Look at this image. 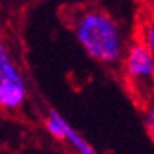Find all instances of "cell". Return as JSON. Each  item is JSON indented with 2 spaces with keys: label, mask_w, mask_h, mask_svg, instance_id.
I'll list each match as a JSON object with an SVG mask.
<instances>
[{
  "label": "cell",
  "mask_w": 154,
  "mask_h": 154,
  "mask_svg": "<svg viewBox=\"0 0 154 154\" xmlns=\"http://www.w3.org/2000/svg\"><path fill=\"white\" fill-rule=\"evenodd\" d=\"M137 39H140L142 43L148 47V51L151 52L152 58H154V16L146 17L142 25L138 29Z\"/></svg>",
  "instance_id": "obj_5"
},
{
  "label": "cell",
  "mask_w": 154,
  "mask_h": 154,
  "mask_svg": "<svg viewBox=\"0 0 154 154\" xmlns=\"http://www.w3.org/2000/svg\"><path fill=\"white\" fill-rule=\"evenodd\" d=\"M143 121L148 134L154 138V101H151L143 107Z\"/></svg>",
  "instance_id": "obj_6"
},
{
  "label": "cell",
  "mask_w": 154,
  "mask_h": 154,
  "mask_svg": "<svg viewBox=\"0 0 154 154\" xmlns=\"http://www.w3.org/2000/svg\"><path fill=\"white\" fill-rule=\"evenodd\" d=\"M121 75L138 104L145 107L154 101V58L140 39L131 41L126 49Z\"/></svg>",
  "instance_id": "obj_2"
},
{
  "label": "cell",
  "mask_w": 154,
  "mask_h": 154,
  "mask_svg": "<svg viewBox=\"0 0 154 154\" xmlns=\"http://www.w3.org/2000/svg\"><path fill=\"white\" fill-rule=\"evenodd\" d=\"M71 29L77 43L93 60L107 66L121 65L129 43L120 24L109 13L82 8L71 16Z\"/></svg>",
  "instance_id": "obj_1"
},
{
  "label": "cell",
  "mask_w": 154,
  "mask_h": 154,
  "mask_svg": "<svg viewBox=\"0 0 154 154\" xmlns=\"http://www.w3.org/2000/svg\"><path fill=\"white\" fill-rule=\"evenodd\" d=\"M61 128H63V142H66L77 154H96V149L65 120V118H63Z\"/></svg>",
  "instance_id": "obj_4"
},
{
  "label": "cell",
  "mask_w": 154,
  "mask_h": 154,
  "mask_svg": "<svg viewBox=\"0 0 154 154\" xmlns=\"http://www.w3.org/2000/svg\"><path fill=\"white\" fill-rule=\"evenodd\" d=\"M27 97V88L19 68L5 44L0 46V106L3 110H17Z\"/></svg>",
  "instance_id": "obj_3"
}]
</instances>
